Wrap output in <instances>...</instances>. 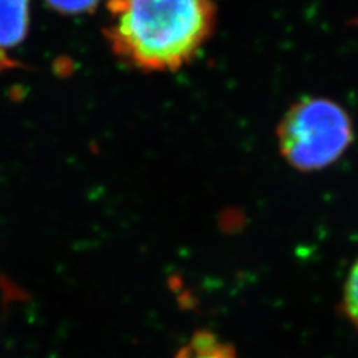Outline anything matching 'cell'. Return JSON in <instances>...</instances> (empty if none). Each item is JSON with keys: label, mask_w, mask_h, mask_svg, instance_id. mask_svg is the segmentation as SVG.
<instances>
[{"label": "cell", "mask_w": 358, "mask_h": 358, "mask_svg": "<svg viewBox=\"0 0 358 358\" xmlns=\"http://www.w3.org/2000/svg\"><path fill=\"white\" fill-rule=\"evenodd\" d=\"M106 38L120 59L147 72L192 62L215 29L214 0H108Z\"/></svg>", "instance_id": "6da1fadb"}, {"label": "cell", "mask_w": 358, "mask_h": 358, "mask_svg": "<svg viewBox=\"0 0 358 358\" xmlns=\"http://www.w3.org/2000/svg\"><path fill=\"white\" fill-rule=\"evenodd\" d=\"M278 147L287 163L300 172L327 169L354 141L351 117L329 97L309 96L285 112L276 129Z\"/></svg>", "instance_id": "7a4b0ae2"}, {"label": "cell", "mask_w": 358, "mask_h": 358, "mask_svg": "<svg viewBox=\"0 0 358 358\" xmlns=\"http://www.w3.org/2000/svg\"><path fill=\"white\" fill-rule=\"evenodd\" d=\"M30 0H0V48H14L27 36Z\"/></svg>", "instance_id": "3957f363"}, {"label": "cell", "mask_w": 358, "mask_h": 358, "mask_svg": "<svg viewBox=\"0 0 358 358\" xmlns=\"http://www.w3.org/2000/svg\"><path fill=\"white\" fill-rule=\"evenodd\" d=\"M173 358H239L236 350L215 333L201 330L194 333Z\"/></svg>", "instance_id": "277c9868"}, {"label": "cell", "mask_w": 358, "mask_h": 358, "mask_svg": "<svg viewBox=\"0 0 358 358\" xmlns=\"http://www.w3.org/2000/svg\"><path fill=\"white\" fill-rule=\"evenodd\" d=\"M342 310L346 320L358 330V257L346 276L342 294Z\"/></svg>", "instance_id": "5b68a950"}, {"label": "cell", "mask_w": 358, "mask_h": 358, "mask_svg": "<svg viewBox=\"0 0 358 358\" xmlns=\"http://www.w3.org/2000/svg\"><path fill=\"white\" fill-rule=\"evenodd\" d=\"M48 6L60 14L81 15L93 13L102 0H45Z\"/></svg>", "instance_id": "8992f818"}]
</instances>
